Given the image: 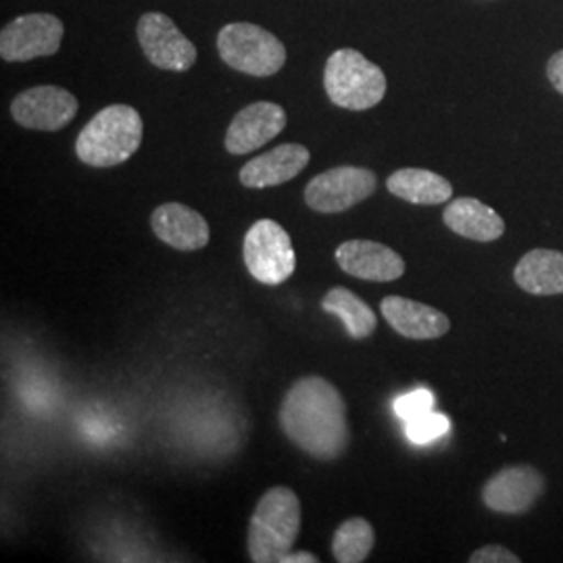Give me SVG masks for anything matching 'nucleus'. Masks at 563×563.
I'll return each mask as SVG.
<instances>
[{"instance_id":"nucleus-1","label":"nucleus","mask_w":563,"mask_h":563,"mask_svg":"<svg viewBox=\"0 0 563 563\" xmlns=\"http://www.w3.org/2000/svg\"><path fill=\"white\" fill-rule=\"evenodd\" d=\"M278 418L288 441L320 462L339 460L351 441L346 402L322 376H305L292 384L282 399Z\"/></svg>"},{"instance_id":"nucleus-2","label":"nucleus","mask_w":563,"mask_h":563,"mask_svg":"<svg viewBox=\"0 0 563 563\" xmlns=\"http://www.w3.org/2000/svg\"><path fill=\"white\" fill-rule=\"evenodd\" d=\"M301 532V501L288 486H272L251 516L246 549L251 562L282 563Z\"/></svg>"},{"instance_id":"nucleus-3","label":"nucleus","mask_w":563,"mask_h":563,"mask_svg":"<svg viewBox=\"0 0 563 563\" xmlns=\"http://www.w3.org/2000/svg\"><path fill=\"white\" fill-rule=\"evenodd\" d=\"M144 123L130 104H109L81 128L76 155L90 167H115L141 148Z\"/></svg>"},{"instance_id":"nucleus-4","label":"nucleus","mask_w":563,"mask_h":563,"mask_svg":"<svg viewBox=\"0 0 563 563\" xmlns=\"http://www.w3.org/2000/svg\"><path fill=\"white\" fill-rule=\"evenodd\" d=\"M323 88L328 99L341 109L367 111L386 95L383 69L355 48H339L325 60Z\"/></svg>"},{"instance_id":"nucleus-5","label":"nucleus","mask_w":563,"mask_h":563,"mask_svg":"<svg viewBox=\"0 0 563 563\" xmlns=\"http://www.w3.org/2000/svg\"><path fill=\"white\" fill-rule=\"evenodd\" d=\"M223 63L255 78L276 76L286 63V46L276 34L255 23H228L218 34Z\"/></svg>"},{"instance_id":"nucleus-6","label":"nucleus","mask_w":563,"mask_h":563,"mask_svg":"<svg viewBox=\"0 0 563 563\" xmlns=\"http://www.w3.org/2000/svg\"><path fill=\"white\" fill-rule=\"evenodd\" d=\"M242 257L249 274L265 286H280L290 280L297 269L292 241L274 220H260L249 228L242 244Z\"/></svg>"},{"instance_id":"nucleus-7","label":"nucleus","mask_w":563,"mask_h":563,"mask_svg":"<svg viewBox=\"0 0 563 563\" xmlns=\"http://www.w3.org/2000/svg\"><path fill=\"white\" fill-rule=\"evenodd\" d=\"M378 178L372 169L342 165L318 174L305 186V202L318 213H342L369 199Z\"/></svg>"},{"instance_id":"nucleus-8","label":"nucleus","mask_w":563,"mask_h":563,"mask_svg":"<svg viewBox=\"0 0 563 563\" xmlns=\"http://www.w3.org/2000/svg\"><path fill=\"white\" fill-rule=\"evenodd\" d=\"M63 21L51 13H30L9 21L0 32V57L7 63H25L53 57L63 42Z\"/></svg>"},{"instance_id":"nucleus-9","label":"nucleus","mask_w":563,"mask_h":563,"mask_svg":"<svg viewBox=\"0 0 563 563\" xmlns=\"http://www.w3.org/2000/svg\"><path fill=\"white\" fill-rule=\"evenodd\" d=\"M136 36L146 59L159 69L188 71L197 63V46L163 13H144L139 20Z\"/></svg>"},{"instance_id":"nucleus-10","label":"nucleus","mask_w":563,"mask_h":563,"mask_svg":"<svg viewBox=\"0 0 563 563\" xmlns=\"http://www.w3.org/2000/svg\"><path fill=\"white\" fill-rule=\"evenodd\" d=\"M78 99L59 86H34L11 102V115L21 128L59 132L78 115Z\"/></svg>"},{"instance_id":"nucleus-11","label":"nucleus","mask_w":563,"mask_h":563,"mask_svg":"<svg viewBox=\"0 0 563 563\" xmlns=\"http://www.w3.org/2000/svg\"><path fill=\"white\" fill-rule=\"evenodd\" d=\"M543 490L544 478L539 470L530 465H511L484 484L483 501L490 511L518 516L532 509Z\"/></svg>"},{"instance_id":"nucleus-12","label":"nucleus","mask_w":563,"mask_h":563,"mask_svg":"<svg viewBox=\"0 0 563 563\" xmlns=\"http://www.w3.org/2000/svg\"><path fill=\"white\" fill-rule=\"evenodd\" d=\"M286 111L280 104L260 101L244 107L234 115L225 132V151L230 155H249L274 141L286 128Z\"/></svg>"},{"instance_id":"nucleus-13","label":"nucleus","mask_w":563,"mask_h":563,"mask_svg":"<svg viewBox=\"0 0 563 563\" xmlns=\"http://www.w3.org/2000/svg\"><path fill=\"white\" fill-rule=\"evenodd\" d=\"M342 272L367 282H395L405 274V262L397 251L376 241H346L336 249Z\"/></svg>"},{"instance_id":"nucleus-14","label":"nucleus","mask_w":563,"mask_h":563,"mask_svg":"<svg viewBox=\"0 0 563 563\" xmlns=\"http://www.w3.org/2000/svg\"><path fill=\"white\" fill-rule=\"evenodd\" d=\"M151 228L159 241L181 253L201 251L211 239L207 220L199 211L181 202L159 205L151 216Z\"/></svg>"},{"instance_id":"nucleus-15","label":"nucleus","mask_w":563,"mask_h":563,"mask_svg":"<svg viewBox=\"0 0 563 563\" xmlns=\"http://www.w3.org/2000/svg\"><path fill=\"white\" fill-rule=\"evenodd\" d=\"M311 162L307 146L286 142L242 165L239 180L246 188H274L297 178Z\"/></svg>"},{"instance_id":"nucleus-16","label":"nucleus","mask_w":563,"mask_h":563,"mask_svg":"<svg viewBox=\"0 0 563 563\" xmlns=\"http://www.w3.org/2000/svg\"><path fill=\"white\" fill-rule=\"evenodd\" d=\"M380 311L395 332L411 341H434L451 330V320L443 311L405 297H386Z\"/></svg>"},{"instance_id":"nucleus-17","label":"nucleus","mask_w":563,"mask_h":563,"mask_svg":"<svg viewBox=\"0 0 563 563\" xmlns=\"http://www.w3.org/2000/svg\"><path fill=\"white\" fill-rule=\"evenodd\" d=\"M443 222L457 236L476 242L499 241L505 234L504 218L478 199L462 197L444 207Z\"/></svg>"},{"instance_id":"nucleus-18","label":"nucleus","mask_w":563,"mask_h":563,"mask_svg":"<svg viewBox=\"0 0 563 563\" xmlns=\"http://www.w3.org/2000/svg\"><path fill=\"white\" fill-rule=\"evenodd\" d=\"M514 280L528 295H563V253L551 249L526 253L514 269Z\"/></svg>"},{"instance_id":"nucleus-19","label":"nucleus","mask_w":563,"mask_h":563,"mask_svg":"<svg viewBox=\"0 0 563 563\" xmlns=\"http://www.w3.org/2000/svg\"><path fill=\"white\" fill-rule=\"evenodd\" d=\"M386 188L390 195L411 205H443L453 197L451 181L430 169L418 167L397 169L393 176H388Z\"/></svg>"},{"instance_id":"nucleus-20","label":"nucleus","mask_w":563,"mask_h":563,"mask_svg":"<svg viewBox=\"0 0 563 563\" xmlns=\"http://www.w3.org/2000/svg\"><path fill=\"white\" fill-rule=\"evenodd\" d=\"M322 307L323 311L334 313L344 323L353 341L369 339L376 332V325H378L376 313L367 302L360 299L355 292H351L349 288L336 286L328 290L322 299Z\"/></svg>"},{"instance_id":"nucleus-21","label":"nucleus","mask_w":563,"mask_h":563,"mask_svg":"<svg viewBox=\"0 0 563 563\" xmlns=\"http://www.w3.org/2000/svg\"><path fill=\"white\" fill-rule=\"evenodd\" d=\"M376 544L372 523L363 518H349L336 528L332 537V555L339 563H362Z\"/></svg>"},{"instance_id":"nucleus-22","label":"nucleus","mask_w":563,"mask_h":563,"mask_svg":"<svg viewBox=\"0 0 563 563\" xmlns=\"http://www.w3.org/2000/svg\"><path fill=\"white\" fill-rule=\"evenodd\" d=\"M446 430H449V418L434 411L407 422V437L418 444L432 443L446 434Z\"/></svg>"},{"instance_id":"nucleus-23","label":"nucleus","mask_w":563,"mask_h":563,"mask_svg":"<svg viewBox=\"0 0 563 563\" xmlns=\"http://www.w3.org/2000/svg\"><path fill=\"white\" fill-rule=\"evenodd\" d=\"M434 409V397L428 390H413L395 401V411L405 422H411Z\"/></svg>"},{"instance_id":"nucleus-24","label":"nucleus","mask_w":563,"mask_h":563,"mask_svg":"<svg viewBox=\"0 0 563 563\" xmlns=\"http://www.w3.org/2000/svg\"><path fill=\"white\" fill-rule=\"evenodd\" d=\"M522 560L501 544H486L470 555V563H520Z\"/></svg>"},{"instance_id":"nucleus-25","label":"nucleus","mask_w":563,"mask_h":563,"mask_svg":"<svg viewBox=\"0 0 563 563\" xmlns=\"http://www.w3.org/2000/svg\"><path fill=\"white\" fill-rule=\"evenodd\" d=\"M547 78L553 84V88L563 95V51L555 53L547 63Z\"/></svg>"},{"instance_id":"nucleus-26","label":"nucleus","mask_w":563,"mask_h":563,"mask_svg":"<svg viewBox=\"0 0 563 563\" xmlns=\"http://www.w3.org/2000/svg\"><path fill=\"white\" fill-rule=\"evenodd\" d=\"M320 562V558L318 555H313V553H309V551H290L282 563H318Z\"/></svg>"}]
</instances>
